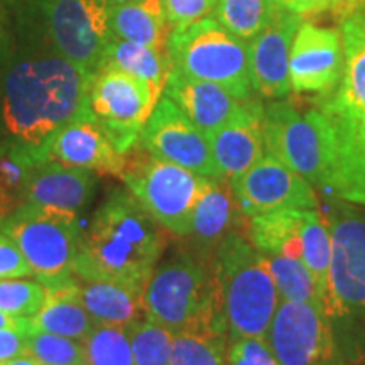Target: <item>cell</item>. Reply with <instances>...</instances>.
Returning a JSON list of instances; mask_svg holds the SVG:
<instances>
[{"label":"cell","mask_w":365,"mask_h":365,"mask_svg":"<svg viewBox=\"0 0 365 365\" xmlns=\"http://www.w3.org/2000/svg\"><path fill=\"white\" fill-rule=\"evenodd\" d=\"M282 9L279 0H217L215 19L237 38L249 43Z\"/></svg>","instance_id":"cell-29"},{"label":"cell","mask_w":365,"mask_h":365,"mask_svg":"<svg viewBox=\"0 0 365 365\" xmlns=\"http://www.w3.org/2000/svg\"><path fill=\"white\" fill-rule=\"evenodd\" d=\"M307 210L281 208L249 217L247 239L264 255L303 261V228Z\"/></svg>","instance_id":"cell-26"},{"label":"cell","mask_w":365,"mask_h":365,"mask_svg":"<svg viewBox=\"0 0 365 365\" xmlns=\"http://www.w3.org/2000/svg\"><path fill=\"white\" fill-rule=\"evenodd\" d=\"M54 51L93 76L112 43L110 0H38Z\"/></svg>","instance_id":"cell-9"},{"label":"cell","mask_w":365,"mask_h":365,"mask_svg":"<svg viewBox=\"0 0 365 365\" xmlns=\"http://www.w3.org/2000/svg\"><path fill=\"white\" fill-rule=\"evenodd\" d=\"M267 341L281 365H346L331 319L317 304L279 301Z\"/></svg>","instance_id":"cell-11"},{"label":"cell","mask_w":365,"mask_h":365,"mask_svg":"<svg viewBox=\"0 0 365 365\" xmlns=\"http://www.w3.org/2000/svg\"><path fill=\"white\" fill-rule=\"evenodd\" d=\"M336 2L339 0H279V4L286 11L299 14V16L328 11V9L335 7Z\"/></svg>","instance_id":"cell-41"},{"label":"cell","mask_w":365,"mask_h":365,"mask_svg":"<svg viewBox=\"0 0 365 365\" xmlns=\"http://www.w3.org/2000/svg\"><path fill=\"white\" fill-rule=\"evenodd\" d=\"M91 76L61 54L29 56L7 71L2 91L4 125L11 139L41 145L88 110Z\"/></svg>","instance_id":"cell-2"},{"label":"cell","mask_w":365,"mask_h":365,"mask_svg":"<svg viewBox=\"0 0 365 365\" xmlns=\"http://www.w3.org/2000/svg\"><path fill=\"white\" fill-rule=\"evenodd\" d=\"M137 144L154 158L178 164L200 176L223 178L212 156L207 134L166 95L159 98Z\"/></svg>","instance_id":"cell-12"},{"label":"cell","mask_w":365,"mask_h":365,"mask_svg":"<svg viewBox=\"0 0 365 365\" xmlns=\"http://www.w3.org/2000/svg\"><path fill=\"white\" fill-rule=\"evenodd\" d=\"M171 29L193 24L215 14L217 0H163Z\"/></svg>","instance_id":"cell-38"},{"label":"cell","mask_w":365,"mask_h":365,"mask_svg":"<svg viewBox=\"0 0 365 365\" xmlns=\"http://www.w3.org/2000/svg\"><path fill=\"white\" fill-rule=\"evenodd\" d=\"M34 277L33 269L21 252L19 245L11 237L0 232V279L14 277Z\"/></svg>","instance_id":"cell-39"},{"label":"cell","mask_w":365,"mask_h":365,"mask_svg":"<svg viewBox=\"0 0 365 365\" xmlns=\"http://www.w3.org/2000/svg\"><path fill=\"white\" fill-rule=\"evenodd\" d=\"M344 73V48L339 31L301 22L289 56L291 90L330 95Z\"/></svg>","instance_id":"cell-16"},{"label":"cell","mask_w":365,"mask_h":365,"mask_svg":"<svg viewBox=\"0 0 365 365\" xmlns=\"http://www.w3.org/2000/svg\"><path fill=\"white\" fill-rule=\"evenodd\" d=\"M327 118L333 134V163L325 190L365 207V117Z\"/></svg>","instance_id":"cell-20"},{"label":"cell","mask_w":365,"mask_h":365,"mask_svg":"<svg viewBox=\"0 0 365 365\" xmlns=\"http://www.w3.org/2000/svg\"><path fill=\"white\" fill-rule=\"evenodd\" d=\"M213 259L222 287L228 340L267 339L281 298L266 255L239 232H232L218 244Z\"/></svg>","instance_id":"cell-4"},{"label":"cell","mask_w":365,"mask_h":365,"mask_svg":"<svg viewBox=\"0 0 365 365\" xmlns=\"http://www.w3.org/2000/svg\"><path fill=\"white\" fill-rule=\"evenodd\" d=\"M97 323L78 299V279L75 276L48 286V299L33 318V328L54 335L83 341Z\"/></svg>","instance_id":"cell-25"},{"label":"cell","mask_w":365,"mask_h":365,"mask_svg":"<svg viewBox=\"0 0 365 365\" xmlns=\"http://www.w3.org/2000/svg\"><path fill=\"white\" fill-rule=\"evenodd\" d=\"M143 303L145 318L173 333L228 336L213 255L181 254L154 269Z\"/></svg>","instance_id":"cell-3"},{"label":"cell","mask_w":365,"mask_h":365,"mask_svg":"<svg viewBox=\"0 0 365 365\" xmlns=\"http://www.w3.org/2000/svg\"><path fill=\"white\" fill-rule=\"evenodd\" d=\"M115 68L144 81L159 97H163L164 85L171 71V61L168 49L150 48V46L129 43L113 38L105 51L102 68ZM100 68V70H102Z\"/></svg>","instance_id":"cell-28"},{"label":"cell","mask_w":365,"mask_h":365,"mask_svg":"<svg viewBox=\"0 0 365 365\" xmlns=\"http://www.w3.org/2000/svg\"><path fill=\"white\" fill-rule=\"evenodd\" d=\"M159 98L148 83L115 68L105 66L90 80V113L122 154L139 143Z\"/></svg>","instance_id":"cell-10"},{"label":"cell","mask_w":365,"mask_h":365,"mask_svg":"<svg viewBox=\"0 0 365 365\" xmlns=\"http://www.w3.org/2000/svg\"><path fill=\"white\" fill-rule=\"evenodd\" d=\"M0 328H11V330L27 335V333L33 330V318H14L0 309Z\"/></svg>","instance_id":"cell-42"},{"label":"cell","mask_w":365,"mask_h":365,"mask_svg":"<svg viewBox=\"0 0 365 365\" xmlns=\"http://www.w3.org/2000/svg\"><path fill=\"white\" fill-rule=\"evenodd\" d=\"M230 341L227 349V365H281L267 339L242 336Z\"/></svg>","instance_id":"cell-37"},{"label":"cell","mask_w":365,"mask_h":365,"mask_svg":"<svg viewBox=\"0 0 365 365\" xmlns=\"http://www.w3.org/2000/svg\"><path fill=\"white\" fill-rule=\"evenodd\" d=\"M125 2H130V0H110L112 6H118V4H125Z\"/></svg>","instance_id":"cell-45"},{"label":"cell","mask_w":365,"mask_h":365,"mask_svg":"<svg viewBox=\"0 0 365 365\" xmlns=\"http://www.w3.org/2000/svg\"><path fill=\"white\" fill-rule=\"evenodd\" d=\"M83 345L86 365H135L125 327L95 325Z\"/></svg>","instance_id":"cell-35"},{"label":"cell","mask_w":365,"mask_h":365,"mask_svg":"<svg viewBox=\"0 0 365 365\" xmlns=\"http://www.w3.org/2000/svg\"><path fill=\"white\" fill-rule=\"evenodd\" d=\"M43 161L61 166L78 168L100 176L122 178L125 170V154L118 153L90 108L61 127L44 144L38 145Z\"/></svg>","instance_id":"cell-15"},{"label":"cell","mask_w":365,"mask_h":365,"mask_svg":"<svg viewBox=\"0 0 365 365\" xmlns=\"http://www.w3.org/2000/svg\"><path fill=\"white\" fill-rule=\"evenodd\" d=\"M164 245L166 235L161 223L129 190H113L93 213L88 228L80 234L73 276L145 289Z\"/></svg>","instance_id":"cell-1"},{"label":"cell","mask_w":365,"mask_h":365,"mask_svg":"<svg viewBox=\"0 0 365 365\" xmlns=\"http://www.w3.org/2000/svg\"><path fill=\"white\" fill-rule=\"evenodd\" d=\"M264 144L287 168L312 186L325 190L333 163V134L319 108L299 112L293 103L276 100L264 108Z\"/></svg>","instance_id":"cell-7"},{"label":"cell","mask_w":365,"mask_h":365,"mask_svg":"<svg viewBox=\"0 0 365 365\" xmlns=\"http://www.w3.org/2000/svg\"><path fill=\"white\" fill-rule=\"evenodd\" d=\"M110 27L113 38L166 49L171 26L163 0H130L112 6Z\"/></svg>","instance_id":"cell-27"},{"label":"cell","mask_w":365,"mask_h":365,"mask_svg":"<svg viewBox=\"0 0 365 365\" xmlns=\"http://www.w3.org/2000/svg\"><path fill=\"white\" fill-rule=\"evenodd\" d=\"M0 232L19 245L34 277L46 287L73 276L81 234L75 213L24 203Z\"/></svg>","instance_id":"cell-8"},{"label":"cell","mask_w":365,"mask_h":365,"mask_svg":"<svg viewBox=\"0 0 365 365\" xmlns=\"http://www.w3.org/2000/svg\"><path fill=\"white\" fill-rule=\"evenodd\" d=\"M6 33H4V27L0 26V59H2V54L6 51Z\"/></svg>","instance_id":"cell-44"},{"label":"cell","mask_w":365,"mask_h":365,"mask_svg":"<svg viewBox=\"0 0 365 365\" xmlns=\"http://www.w3.org/2000/svg\"><path fill=\"white\" fill-rule=\"evenodd\" d=\"M26 354L41 365H86L83 341L36 328L26 335Z\"/></svg>","instance_id":"cell-34"},{"label":"cell","mask_w":365,"mask_h":365,"mask_svg":"<svg viewBox=\"0 0 365 365\" xmlns=\"http://www.w3.org/2000/svg\"><path fill=\"white\" fill-rule=\"evenodd\" d=\"M227 340L208 333H175L170 365H227Z\"/></svg>","instance_id":"cell-33"},{"label":"cell","mask_w":365,"mask_h":365,"mask_svg":"<svg viewBox=\"0 0 365 365\" xmlns=\"http://www.w3.org/2000/svg\"><path fill=\"white\" fill-rule=\"evenodd\" d=\"M344 73L330 95H323L319 110L327 117H365V6L345 14L340 24Z\"/></svg>","instance_id":"cell-19"},{"label":"cell","mask_w":365,"mask_h":365,"mask_svg":"<svg viewBox=\"0 0 365 365\" xmlns=\"http://www.w3.org/2000/svg\"><path fill=\"white\" fill-rule=\"evenodd\" d=\"M205 134L220 129L252 110L259 100H239L223 86L196 80L171 68L164 93Z\"/></svg>","instance_id":"cell-18"},{"label":"cell","mask_w":365,"mask_h":365,"mask_svg":"<svg viewBox=\"0 0 365 365\" xmlns=\"http://www.w3.org/2000/svg\"><path fill=\"white\" fill-rule=\"evenodd\" d=\"M301 239H303V262L307 264L317 281L323 299V308H325L328 287H330L331 235L327 218H323L319 208L307 210V217L301 228Z\"/></svg>","instance_id":"cell-30"},{"label":"cell","mask_w":365,"mask_h":365,"mask_svg":"<svg viewBox=\"0 0 365 365\" xmlns=\"http://www.w3.org/2000/svg\"><path fill=\"white\" fill-rule=\"evenodd\" d=\"M303 16L286 9L262 33L249 41L250 83L262 98H284L291 91L289 56Z\"/></svg>","instance_id":"cell-17"},{"label":"cell","mask_w":365,"mask_h":365,"mask_svg":"<svg viewBox=\"0 0 365 365\" xmlns=\"http://www.w3.org/2000/svg\"><path fill=\"white\" fill-rule=\"evenodd\" d=\"M135 365H170L175 333L149 318L125 325Z\"/></svg>","instance_id":"cell-32"},{"label":"cell","mask_w":365,"mask_h":365,"mask_svg":"<svg viewBox=\"0 0 365 365\" xmlns=\"http://www.w3.org/2000/svg\"><path fill=\"white\" fill-rule=\"evenodd\" d=\"M93 188L95 180L90 171L44 161L31 176L24 203L78 215L88 205Z\"/></svg>","instance_id":"cell-23"},{"label":"cell","mask_w":365,"mask_h":365,"mask_svg":"<svg viewBox=\"0 0 365 365\" xmlns=\"http://www.w3.org/2000/svg\"><path fill=\"white\" fill-rule=\"evenodd\" d=\"M230 185L247 218L281 208H318L313 186L271 154H264L244 175L230 180Z\"/></svg>","instance_id":"cell-14"},{"label":"cell","mask_w":365,"mask_h":365,"mask_svg":"<svg viewBox=\"0 0 365 365\" xmlns=\"http://www.w3.org/2000/svg\"><path fill=\"white\" fill-rule=\"evenodd\" d=\"M125 156V170L120 180L127 190L164 230L176 237H190L196 200L207 178L154 158L139 144Z\"/></svg>","instance_id":"cell-6"},{"label":"cell","mask_w":365,"mask_h":365,"mask_svg":"<svg viewBox=\"0 0 365 365\" xmlns=\"http://www.w3.org/2000/svg\"><path fill=\"white\" fill-rule=\"evenodd\" d=\"M0 365H41L39 362H36V360L31 357V355H19V357H14V359H7V360H2Z\"/></svg>","instance_id":"cell-43"},{"label":"cell","mask_w":365,"mask_h":365,"mask_svg":"<svg viewBox=\"0 0 365 365\" xmlns=\"http://www.w3.org/2000/svg\"><path fill=\"white\" fill-rule=\"evenodd\" d=\"M78 279V277H76ZM144 289L105 279H78V299L97 325L125 327L144 313Z\"/></svg>","instance_id":"cell-24"},{"label":"cell","mask_w":365,"mask_h":365,"mask_svg":"<svg viewBox=\"0 0 365 365\" xmlns=\"http://www.w3.org/2000/svg\"><path fill=\"white\" fill-rule=\"evenodd\" d=\"M207 137L220 175L227 180L244 175L266 154L261 102L245 115L210 132Z\"/></svg>","instance_id":"cell-22"},{"label":"cell","mask_w":365,"mask_h":365,"mask_svg":"<svg viewBox=\"0 0 365 365\" xmlns=\"http://www.w3.org/2000/svg\"><path fill=\"white\" fill-rule=\"evenodd\" d=\"M46 299L48 287L38 279H0V309L14 318H34Z\"/></svg>","instance_id":"cell-36"},{"label":"cell","mask_w":365,"mask_h":365,"mask_svg":"<svg viewBox=\"0 0 365 365\" xmlns=\"http://www.w3.org/2000/svg\"><path fill=\"white\" fill-rule=\"evenodd\" d=\"M171 68L196 80L212 81L239 100H252L249 43L213 17L171 29L166 44Z\"/></svg>","instance_id":"cell-5"},{"label":"cell","mask_w":365,"mask_h":365,"mask_svg":"<svg viewBox=\"0 0 365 365\" xmlns=\"http://www.w3.org/2000/svg\"><path fill=\"white\" fill-rule=\"evenodd\" d=\"M26 354V335L11 328H0V362Z\"/></svg>","instance_id":"cell-40"},{"label":"cell","mask_w":365,"mask_h":365,"mask_svg":"<svg viewBox=\"0 0 365 365\" xmlns=\"http://www.w3.org/2000/svg\"><path fill=\"white\" fill-rule=\"evenodd\" d=\"M237 203L230 180L207 178L193 210L190 239L196 245V254L213 255L218 244L245 220Z\"/></svg>","instance_id":"cell-21"},{"label":"cell","mask_w":365,"mask_h":365,"mask_svg":"<svg viewBox=\"0 0 365 365\" xmlns=\"http://www.w3.org/2000/svg\"><path fill=\"white\" fill-rule=\"evenodd\" d=\"M327 223L331 262L325 313L331 319L365 309V220L354 213L335 212Z\"/></svg>","instance_id":"cell-13"},{"label":"cell","mask_w":365,"mask_h":365,"mask_svg":"<svg viewBox=\"0 0 365 365\" xmlns=\"http://www.w3.org/2000/svg\"><path fill=\"white\" fill-rule=\"evenodd\" d=\"M266 259L281 299L312 303L325 312L318 284L307 264L301 259H289L282 255H266Z\"/></svg>","instance_id":"cell-31"}]
</instances>
